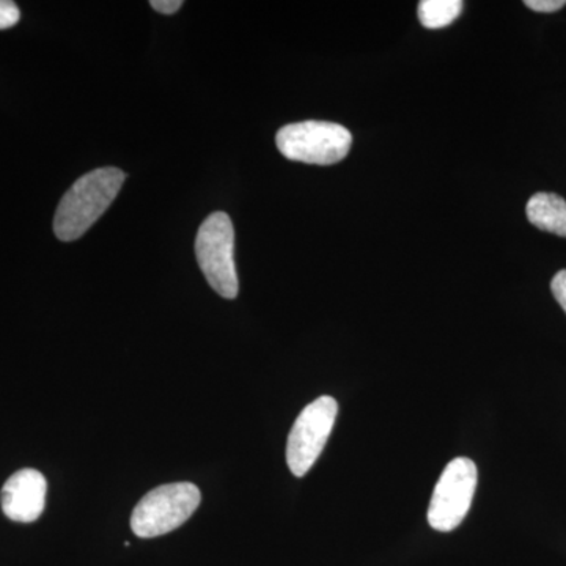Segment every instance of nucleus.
<instances>
[{
    "mask_svg": "<svg viewBox=\"0 0 566 566\" xmlns=\"http://www.w3.org/2000/svg\"><path fill=\"white\" fill-rule=\"evenodd\" d=\"M126 175L115 167L85 174L62 197L54 218L55 237L65 243L87 233L120 192Z\"/></svg>",
    "mask_w": 566,
    "mask_h": 566,
    "instance_id": "f257e3e1",
    "label": "nucleus"
},
{
    "mask_svg": "<svg viewBox=\"0 0 566 566\" xmlns=\"http://www.w3.org/2000/svg\"><path fill=\"white\" fill-rule=\"evenodd\" d=\"M275 144L290 161L331 166L348 156L353 136L338 123L308 120L283 126Z\"/></svg>",
    "mask_w": 566,
    "mask_h": 566,
    "instance_id": "f03ea898",
    "label": "nucleus"
},
{
    "mask_svg": "<svg viewBox=\"0 0 566 566\" xmlns=\"http://www.w3.org/2000/svg\"><path fill=\"white\" fill-rule=\"evenodd\" d=\"M196 255L211 289L226 300H234L240 282L234 264V229L227 212H212L205 219L196 238Z\"/></svg>",
    "mask_w": 566,
    "mask_h": 566,
    "instance_id": "7ed1b4c3",
    "label": "nucleus"
},
{
    "mask_svg": "<svg viewBox=\"0 0 566 566\" xmlns=\"http://www.w3.org/2000/svg\"><path fill=\"white\" fill-rule=\"evenodd\" d=\"M200 502L202 494L192 483H169L155 488L134 509L133 532L140 538L169 534L193 515Z\"/></svg>",
    "mask_w": 566,
    "mask_h": 566,
    "instance_id": "20e7f679",
    "label": "nucleus"
},
{
    "mask_svg": "<svg viewBox=\"0 0 566 566\" xmlns=\"http://www.w3.org/2000/svg\"><path fill=\"white\" fill-rule=\"evenodd\" d=\"M476 480V465L469 458H455L447 464L428 506V524L434 531L452 532L463 523L474 499Z\"/></svg>",
    "mask_w": 566,
    "mask_h": 566,
    "instance_id": "39448f33",
    "label": "nucleus"
},
{
    "mask_svg": "<svg viewBox=\"0 0 566 566\" xmlns=\"http://www.w3.org/2000/svg\"><path fill=\"white\" fill-rule=\"evenodd\" d=\"M337 401L324 395L314 403L305 406L303 412L297 416L286 442V463L293 475L307 474L322 455L337 419Z\"/></svg>",
    "mask_w": 566,
    "mask_h": 566,
    "instance_id": "423d86ee",
    "label": "nucleus"
},
{
    "mask_svg": "<svg viewBox=\"0 0 566 566\" xmlns=\"http://www.w3.org/2000/svg\"><path fill=\"white\" fill-rule=\"evenodd\" d=\"M48 483L35 469H21L7 480L0 493L3 513L14 523H33L46 505Z\"/></svg>",
    "mask_w": 566,
    "mask_h": 566,
    "instance_id": "0eeeda50",
    "label": "nucleus"
},
{
    "mask_svg": "<svg viewBox=\"0 0 566 566\" xmlns=\"http://www.w3.org/2000/svg\"><path fill=\"white\" fill-rule=\"evenodd\" d=\"M528 222L542 232L566 238V200L557 193L536 192L527 202Z\"/></svg>",
    "mask_w": 566,
    "mask_h": 566,
    "instance_id": "6e6552de",
    "label": "nucleus"
},
{
    "mask_svg": "<svg viewBox=\"0 0 566 566\" xmlns=\"http://www.w3.org/2000/svg\"><path fill=\"white\" fill-rule=\"evenodd\" d=\"M463 7L461 0H422L417 11L423 28L442 29L460 17Z\"/></svg>",
    "mask_w": 566,
    "mask_h": 566,
    "instance_id": "1a4fd4ad",
    "label": "nucleus"
},
{
    "mask_svg": "<svg viewBox=\"0 0 566 566\" xmlns=\"http://www.w3.org/2000/svg\"><path fill=\"white\" fill-rule=\"evenodd\" d=\"M21 20V11L17 3L0 0V31L13 28Z\"/></svg>",
    "mask_w": 566,
    "mask_h": 566,
    "instance_id": "9d476101",
    "label": "nucleus"
},
{
    "mask_svg": "<svg viewBox=\"0 0 566 566\" xmlns=\"http://www.w3.org/2000/svg\"><path fill=\"white\" fill-rule=\"evenodd\" d=\"M524 6L538 11V13H554V11L564 9L566 0H526Z\"/></svg>",
    "mask_w": 566,
    "mask_h": 566,
    "instance_id": "9b49d317",
    "label": "nucleus"
},
{
    "mask_svg": "<svg viewBox=\"0 0 566 566\" xmlns=\"http://www.w3.org/2000/svg\"><path fill=\"white\" fill-rule=\"evenodd\" d=\"M551 290H553L554 297L557 303L562 305L566 314V270L558 271L551 282Z\"/></svg>",
    "mask_w": 566,
    "mask_h": 566,
    "instance_id": "f8f14e48",
    "label": "nucleus"
},
{
    "mask_svg": "<svg viewBox=\"0 0 566 566\" xmlns=\"http://www.w3.org/2000/svg\"><path fill=\"white\" fill-rule=\"evenodd\" d=\"M150 6L153 9L163 14H174L181 9V0H151Z\"/></svg>",
    "mask_w": 566,
    "mask_h": 566,
    "instance_id": "ddd939ff",
    "label": "nucleus"
}]
</instances>
